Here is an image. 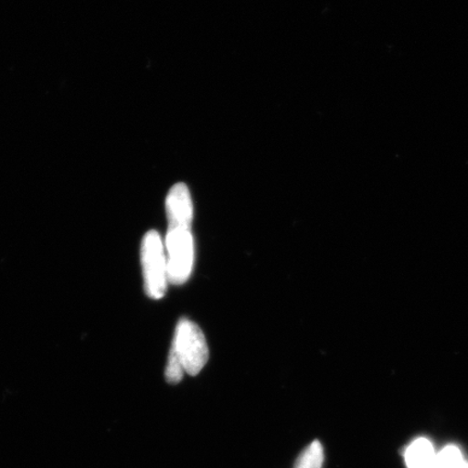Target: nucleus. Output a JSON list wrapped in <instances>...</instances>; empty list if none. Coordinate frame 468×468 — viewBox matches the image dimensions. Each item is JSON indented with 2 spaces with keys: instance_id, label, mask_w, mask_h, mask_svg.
Instances as JSON below:
<instances>
[{
  "instance_id": "f03ea898",
  "label": "nucleus",
  "mask_w": 468,
  "mask_h": 468,
  "mask_svg": "<svg viewBox=\"0 0 468 468\" xmlns=\"http://www.w3.org/2000/svg\"><path fill=\"white\" fill-rule=\"evenodd\" d=\"M185 371L197 376L208 360V347L200 327L188 319H181L176 329L173 346Z\"/></svg>"
},
{
  "instance_id": "6e6552de",
  "label": "nucleus",
  "mask_w": 468,
  "mask_h": 468,
  "mask_svg": "<svg viewBox=\"0 0 468 468\" xmlns=\"http://www.w3.org/2000/svg\"><path fill=\"white\" fill-rule=\"evenodd\" d=\"M185 367L174 347L168 356L165 377L169 384H178L184 378Z\"/></svg>"
},
{
  "instance_id": "39448f33",
  "label": "nucleus",
  "mask_w": 468,
  "mask_h": 468,
  "mask_svg": "<svg viewBox=\"0 0 468 468\" xmlns=\"http://www.w3.org/2000/svg\"><path fill=\"white\" fill-rule=\"evenodd\" d=\"M435 449L429 439L420 437L406 449L405 460L408 468H430L435 459Z\"/></svg>"
},
{
  "instance_id": "7ed1b4c3",
  "label": "nucleus",
  "mask_w": 468,
  "mask_h": 468,
  "mask_svg": "<svg viewBox=\"0 0 468 468\" xmlns=\"http://www.w3.org/2000/svg\"><path fill=\"white\" fill-rule=\"evenodd\" d=\"M166 249L169 282L175 285L186 283L190 277L195 261V244L190 229L168 228Z\"/></svg>"
},
{
  "instance_id": "423d86ee",
  "label": "nucleus",
  "mask_w": 468,
  "mask_h": 468,
  "mask_svg": "<svg viewBox=\"0 0 468 468\" xmlns=\"http://www.w3.org/2000/svg\"><path fill=\"white\" fill-rule=\"evenodd\" d=\"M430 468H468V462L458 447L447 446L436 453Z\"/></svg>"
},
{
  "instance_id": "f257e3e1",
  "label": "nucleus",
  "mask_w": 468,
  "mask_h": 468,
  "mask_svg": "<svg viewBox=\"0 0 468 468\" xmlns=\"http://www.w3.org/2000/svg\"><path fill=\"white\" fill-rule=\"evenodd\" d=\"M142 263L146 295L161 300L167 290V261L159 232L149 231L142 244Z\"/></svg>"
},
{
  "instance_id": "0eeeda50",
  "label": "nucleus",
  "mask_w": 468,
  "mask_h": 468,
  "mask_svg": "<svg viewBox=\"0 0 468 468\" xmlns=\"http://www.w3.org/2000/svg\"><path fill=\"white\" fill-rule=\"evenodd\" d=\"M324 461V447L320 441H314L298 456L295 468H322Z\"/></svg>"
},
{
  "instance_id": "20e7f679",
  "label": "nucleus",
  "mask_w": 468,
  "mask_h": 468,
  "mask_svg": "<svg viewBox=\"0 0 468 468\" xmlns=\"http://www.w3.org/2000/svg\"><path fill=\"white\" fill-rule=\"evenodd\" d=\"M168 228L190 229L193 218V205L188 186L183 183L175 185L166 198Z\"/></svg>"
}]
</instances>
